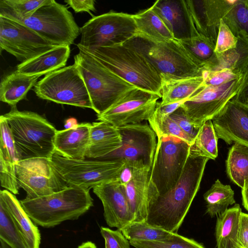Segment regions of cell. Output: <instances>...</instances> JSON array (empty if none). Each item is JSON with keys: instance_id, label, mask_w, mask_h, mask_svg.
<instances>
[{"instance_id": "40", "label": "cell", "mask_w": 248, "mask_h": 248, "mask_svg": "<svg viewBox=\"0 0 248 248\" xmlns=\"http://www.w3.org/2000/svg\"><path fill=\"white\" fill-rule=\"evenodd\" d=\"M148 122L157 137L161 136H172L181 139L190 145L193 143V140L182 131L170 116L162 117L154 112Z\"/></svg>"}, {"instance_id": "33", "label": "cell", "mask_w": 248, "mask_h": 248, "mask_svg": "<svg viewBox=\"0 0 248 248\" xmlns=\"http://www.w3.org/2000/svg\"><path fill=\"white\" fill-rule=\"evenodd\" d=\"M234 195L230 185H224L217 179L203 195L206 213L212 217L222 214L230 205L235 203Z\"/></svg>"}, {"instance_id": "44", "label": "cell", "mask_w": 248, "mask_h": 248, "mask_svg": "<svg viewBox=\"0 0 248 248\" xmlns=\"http://www.w3.org/2000/svg\"><path fill=\"white\" fill-rule=\"evenodd\" d=\"M100 232L105 240V248H130L129 241L120 231L101 227Z\"/></svg>"}, {"instance_id": "5", "label": "cell", "mask_w": 248, "mask_h": 248, "mask_svg": "<svg viewBox=\"0 0 248 248\" xmlns=\"http://www.w3.org/2000/svg\"><path fill=\"white\" fill-rule=\"evenodd\" d=\"M123 44L142 55L159 75L179 78L202 75V68L176 39L158 41L137 32Z\"/></svg>"}, {"instance_id": "25", "label": "cell", "mask_w": 248, "mask_h": 248, "mask_svg": "<svg viewBox=\"0 0 248 248\" xmlns=\"http://www.w3.org/2000/svg\"><path fill=\"white\" fill-rule=\"evenodd\" d=\"M69 46H59L30 60L19 63L16 71L29 76L47 75L62 68L70 56Z\"/></svg>"}, {"instance_id": "1", "label": "cell", "mask_w": 248, "mask_h": 248, "mask_svg": "<svg viewBox=\"0 0 248 248\" xmlns=\"http://www.w3.org/2000/svg\"><path fill=\"white\" fill-rule=\"evenodd\" d=\"M209 159L190 147L183 170L175 186L162 195L149 198L145 221L177 233L199 190Z\"/></svg>"}, {"instance_id": "10", "label": "cell", "mask_w": 248, "mask_h": 248, "mask_svg": "<svg viewBox=\"0 0 248 248\" xmlns=\"http://www.w3.org/2000/svg\"><path fill=\"white\" fill-rule=\"evenodd\" d=\"M77 46L87 48L122 45L137 33L133 15L109 11L93 16L80 28Z\"/></svg>"}, {"instance_id": "49", "label": "cell", "mask_w": 248, "mask_h": 248, "mask_svg": "<svg viewBox=\"0 0 248 248\" xmlns=\"http://www.w3.org/2000/svg\"><path fill=\"white\" fill-rule=\"evenodd\" d=\"M235 98L246 103L248 99V65L242 74L241 87Z\"/></svg>"}, {"instance_id": "17", "label": "cell", "mask_w": 248, "mask_h": 248, "mask_svg": "<svg viewBox=\"0 0 248 248\" xmlns=\"http://www.w3.org/2000/svg\"><path fill=\"white\" fill-rule=\"evenodd\" d=\"M217 137L248 146V104L235 97L211 120Z\"/></svg>"}, {"instance_id": "35", "label": "cell", "mask_w": 248, "mask_h": 248, "mask_svg": "<svg viewBox=\"0 0 248 248\" xmlns=\"http://www.w3.org/2000/svg\"><path fill=\"white\" fill-rule=\"evenodd\" d=\"M120 231L129 241H160L170 237L174 233L152 225L146 221H133Z\"/></svg>"}, {"instance_id": "50", "label": "cell", "mask_w": 248, "mask_h": 248, "mask_svg": "<svg viewBox=\"0 0 248 248\" xmlns=\"http://www.w3.org/2000/svg\"><path fill=\"white\" fill-rule=\"evenodd\" d=\"M133 174V167L125 163L119 176V181L124 186H125L132 179Z\"/></svg>"}, {"instance_id": "45", "label": "cell", "mask_w": 248, "mask_h": 248, "mask_svg": "<svg viewBox=\"0 0 248 248\" xmlns=\"http://www.w3.org/2000/svg\"><path fill=\"white\" fill-rule=\"evenodd\" d=\"M169 116L194 142L200 127H195L191 123L183 108L180 106Z\"/></svg>"}, {"instance_id": "23", "label": "cell", "mask_w": 248, "mask_h": 248, "mask_svg": "<svg viewBox=\"0 0 248 248\" xmlns=\"http://www.w3.org/2000/svg\"><path fill=\"white\" fill-rule=\"evenodd\" d=\"M151 168L133 167L131 180L124 186L125 194L134 215V221H145L147 216Z\"/></svg>"}, {"instance_id": "38", "label": "cell", "mask_w": 248, "mask_h": 248, "mask_svg": "<svg viewBox=\"0 0 248 248\" xmlns=\"http://www.w3.org/2000/svg\"><path fill=\"white\" fill-rule=\"evenodd\" d=\"M0 239L12 248H29L3 204L0 202Z\"/></svg>"}, {"instance_id": "24", "label": "cell", "mask_w": 248, "mask_h": 248, "mask_svg": "<svg viewBox=\"0 0 248 248\" xmlns=\"http://www.w3.org/2000/svg\"><path fill=\"white\" fill-rule=\"evenodd\" d=\"M0 202L7 210L29 248H40V231L15 195L6 189L1 190Z\"/></svg>"}, {"instance_id": "30", "label": "cell", "mask_w": 248, "mask_h": 248, "mask_svg": "<svg viewBox=\"0 0 248 248\" xmlns=\"http://www.w3.org/2000/svg\"><path fill=\"white\" fill-rule=\"evenodd\" d=\"M236 37L238 41L236 47L221 54H217V63L210 71L230 69L242 75L248 65V35L241 33Z\"/></svg>"}, {"instance_id": "4", "label": "cell", "mask_w": 248, "mask_h": 248, "mask_svg": "<svg viewBox=\"0 0 248 248\" xmlns=\"http://www.w3.org/2000/svg\"><path fill=\"white\" fill-rule=\"evenodd\" d=\"M12 132L15 145L21 160L33 158L51 159L55 152V127L38 113L19 111L11 107L3 115Z\"/></svg>"}, {"instance_id": "53", "label": "cell", "mask_w": 248, "mask_h": 248, "mask_svg": "<svg viewBox=\"0 0 248 248\" xmlns=\"http://www.w3.org/2000/svg\"><path fill=\"white\" fill-rule=\"evenodd\" d=\"M0 248H12L8 245L5 242L1 239H0Z\"/></svg>"}, {"instance_id": "7", "label": "cell", "mask_w": 248, "mask_h": 248, "mask_svg": "<svg viewBox=\"0 0 248 248\" xmlns=\"http://www.w3.org/2000/svg\"><path fill=\"white\" fill-rule=\"evenodd\" d=\"M58 173L69 186L86 189L118 180L125 166L123 159H74L56 152L51 159Z\"/></svg>"}, {"instance_id": "47", "label": "cell", "mask_w": 248, "mask_h": 248, "mask_svg": "<svg viewBox=\"0 0 248 248\" xmlns=\"http://www.w3.org/2000/svg\"><path fill=\"white\" fill-rule=\"evenodd\" d=\"M238 240L241 248H248V213H242L239 225Z\"/></svg>"}, {"instance_id": "54", "label": "cell", "mask_w": 248, "mask_h": 248, "mask_svg": "<svg viewBox=\"0 0 248 248\" xmlns=\"http://www.w3.org/2000/svg\"><path fill=\"white\" fill-rule=\"evenodd\" d=\"M246 103L248 104V100L247 101Z\"/></svg>"}, {"instance_id": "31", "label": "cell", "mask_w": 248, "mask_h": 248, "mask_svg": "<svg viewBox=\"0 0 248 248\" xmlns=\"http://www.w3.org/2000/svg\"><path fill=\"white\" fill-rule=\"evenodd\" d=\"M226 168L231 180L243 189L248 183V146L234 143L229 150Z\"/></svg>"}, {"instance_id": "37", "label": "cell", "mask_w": 248, "mask_h": 248, "mask_svg": "<svg viewBox=\"0 0 248 248\" xmlns=\"http://www.w3.org/2000/svg\"><path fill=\"white\" fill-rule=\"evenodd\" d=\"M222 19L236 37L248 35V0H235Z\"/></svg>"}, {"instance_id": "42", "label": "cell", "mask_w": 248, "mask_h": 248, "mask_svg": "<svg viewBox=\"0 0 248 248\" xmlns=\"http://www.w3.org/2000/svg\"><path fill=\"white\" fill-rule=\"evenodd\" d=\"M237 38L233 34L223 19L220 21L218 33L215 48L216 54H221L236 47Z\"/></svg>"}, {"instance_id": "43", "label": "cell", "mask_w": 248, "mask_h": 248, "mask_svg": "<svg viewBox=\"0 0 248 248\" xmlns=\"http://www.w3.org/2000/svg\"><path fill=\"white\" fill-rule=\"evenodd\" d=\"M202 75L205 85L218 86L230 82L242 76L230 69L216 71L203 70Z\"/></svg>"}, {"instance_id": "9", "label": "cell", "mask_w": 248, "mask_h": 248, "mask_svg": "<svg viewBox=\"0 0 248 248\" xmlns=\"http://www.w3.org/2000/svg\"><path fill=\"white\" fill-rule=\"evenodd\" d=\"M34 87L36 95L42 99L93 109L84 80L75 63L45 75Z\"/></svg>"}, {"instance_id": "36", "label": "cell", "mask_w": 248, "mask_h": 248, "mask_svg": "<svg viewBox=\"0 0 248 248\" xmlns=\"http://www.w3.org/2000/svg\"><path fill=\"white\" fill-rule=\"evenodd\" d=\"M217 140L212 120H209L202 124L190 147L200 155L215 159L218 155Z\"/></svg>"}, {"instance_id": "39", "label": "cell", "mask_w": 248, "mask_h": 248, "mask_svg": "<svg viewBox=\"0 0 248 248\" xmlns=\"http://www.w3.org/2000/svg\"><path fill=\"white\" fill-rule=\"evenodd\" d=\"M135 248H205L192 239L174 233L170 237L160 241H129Z\"/></svg>"}, {"instance_id": "14", "label": "cell", "mask_w": 248, "mask_h": 248, "mask_svg": "<svg viewBox=\"0 0 248 248\" xmlns=\"http://www.w3.org/2000/svg\"><path fill=\"white\" fill-rule=\"evenodd\" d=\"M242 75L218 86L205 85L184 101L181 107L191 123L201 127L204 122L212 120L226 105L235 97L240 90Z\"/></svg>"}, {"instance_id": "22", "label": "cell", "mask_w": 248, "mask_h": 248, "mask_svg": "<svg viewBox=\"0 0 248 248\" xmlns=\"http://www.w3.org/2000/svg\"><path fill=\"white\" fill-rule=\"evenodd\" d=\"M122 144V137L117 127L105 122L93 123L85 158L101 159L119 149Z\"/></svg>"}, {"instance_id": "21", "label": "cell", "mask_w": 248, "mask_h": 248, "mask_svg": "<svg viewBox=\"0 0 248 248\" xmlns=\"http://www.w3.org/2000/svg\"><path fill=\"white\" fill-rule=\"evenodd\" d=\"M91 126L90 123H81L57 130L54 140L55 152L68 158L85 159Z\"/></svg>"}, {"instance_id": "6", "label": "cell", "mask_w": 248, "mask_h": 248, "mask_svg": "<svg viewBox=\"0 0 248 248\" xmlns=\"http://www.w3.org/2000/svg\"><path fill=\"white\" fill-rule=\"evenodd\" d=\"M88 92L93 109L100 114L130 90L137 88L83 50L74 56Z\"/></svg>"}, {"instance_id": "26", "label": "cell", "mask_w": 248, "mask_h": 248, "mask_svg": "<svg viewBox=\"0 0 248 248\" xmlns=\"http://www.w3.org/2000/svg\"><path fill=\"white\" fill-rule=\"evenodd\" d=\"M161 105L184 101L204 86V78L199 76L179 78L160 75Z\"/></svg>"}, {"instance_id": "11", "label": "cell", "mask_w": 248, "mask_h": 248, "mask_svg": "<svg viewBox=\"0 0 248 248\" xmlns=\"http://www.w3.org/2000/svg\"><path fill=\"white\" fill-rule=\"evenodd\" d=\"M23 24L57 46H70L80 33L71 12L54 0L39 7Z\"/></svg>"}, {"instance_id": "29", "label": "cell", "mask_w": 248, "mask_h": 248, "mask_svg": "<svg viewBox=\"0 0 248 248\" xmlns=\"http://www.w3.org/2000/svg\"><path fill=\"white\" fill-rule=\"evenodd\" d=\"M195 62L203 70H211L217 61L215 52L216 43L209 37L200 33L179 41Z\"/></svg>"}, {"instance_id": "16", "label": "cell", "mask_w": 248, "mask_h": 248, "mask_svg": "<svg viewBox=\"0 0 248 248\" xmlns=\"http://www.w3.org/2000/svg\"><path fill=\"white\" fill-rule=\"evenodd\" d=\"M160 98L156 94L135 88L108 109L97 115V120L108 123L117 128L148 121Z\"/></svg>"}, {"instance_id": "48", "label": "cell", "mask_w": 248, "mask_h": 248, "mask_svg": "<svg viewBox=\"0 0 248 248\" xmlns=\"http://www.w3.org/2000/svg\"><path fill=\"white\" fill-rule=\"evenodd\" d=\"M183 102H178L163 105H161L160 102H158L154 112L160 116H169L181 106Z\"/></svg>"}, {"instance_id": "28", "label": "cell", "mask_w": 248, "mask_h": 248, "mask_svg": "<svg viewBox=\"0 0 248 248\" xmlns=\"http://www.w3.org/2000/svg\"><path fill=\"white\" fill-rule=\"evenodd\" d=\"M39 76H29L16 71L4 77L0 84V100L11 107L26 98L37 82Z\"/></svg>"}, {"instance_id": "3", "label": "cell", "mask_w": 248, "mask_h": 248, "mask_svg": "<svg viewBox=\"0 0 248 248\" xmlns=\"http://www.w3.org/2000/svg\"><path fill=\"white\" fill-rule=\"evenodd\" d=\"M90 190L69 186L53 194L20 201L31 220L45 228L53 227L68 220H75L93 206Z\"/></svg>"}, {"instance_id": "20", "label": "cell", "mask_w": 248, "mask_h": 248, "mask_svg": "<svg viewBox=\"0 0 248 248\" xmlns=\"http://www.w3.org/2000/svg\"><path fill=\"white\" fill-rule=\"evenodd\" d=\"M151 7L174 39L182 41L199 33L194 25L186 0H158Z\"/></svg>"}, {"instance_id": "15", "label": "cell", "mask_w": 248, "mask_h": 248, "mask_svg": "<svg viewBox=\"0 0 248 248\" xmlns=\"http://www.w3.org/2000/svg\"><path fill=\"white\" fill-rule=\"evenodd\" d=\"M57 46L46 40L23 24L0 16V47L21 63Z\"/></svg>"}, {"instance_id": "8", "label": "cell", "mask_w": 248, "mask_h": 248, "mask_svg": "<svg viewBox=\"0 0 248 248\" xmlns=\"http://www.w3.org/2000/svg\"><path fill=\"white\" fill-rule=\"evenodd\" d=\"M157 138L150 175V183L156 194L150 197L162 195L175 186L183 170L190 147L186 141L174 136Z\"/></svg>"}, {"instance_id": "12", "label": "cell", "mask_w": 248, "mask_h": 248, "mask_svg": "<svg viewBox=\"0 0 248 248\" xmlns=\"http://www.w3.org/2000/svg\"><path fill=\"white\" fill-rule=\"evenodd\" d=\"M19 186L27 199L46 196L69 186L58 173L51 160L46 158L23 159L16 165Z\"/></svg>"}, {"instance_id": "13", "label": "cell", "mask_w": 248, "mask_h": 248, "mask_svg": "<svg viewBox=\"0 0 248 248\" xmlns=\"http://www.w3.org/2000/svg\"><path fill=\"white\" fill-rule=\"evenodd\" d=\"M118 128L122 137V146L101 159H123L134 168H151L157 138L150 125L138 123Z\"/></svg>"}, {"instance_id": "19", "label": "cell", "mask_w": 248, "mask_h": 248, "mask_svg": "<svg viewBox=\"0 0 248 248\" xmlns=\"http://www.w3.org/2000/svg\"><path fill=\"white\" fill-rule=\"evenodd\" d=\"M235 0H187L186 3L197 31L216 43L220 21Z\"/></svg>"}, {"instance_id": "2", "label": "cell", "mask_w": 248, "mask_h": 248, "mask_svg": "<svg viewBox=\"0 0 248 248\" xmlns=\"http://www.w3.org/2000/svg\"><path fill=\"white\" fill-rule=\"evenodd\" d=\"M109 70L136 87L161 98V78L154 67L134 49L124 44L87 48L77 46Z\"/></svg>"}, {"instance_id": "34", "label": "cell", "mask_w": 248, "mask_h": 248, "mask_svg": "<svg viewBox=\"0 0 248 248\" xmlns=\"http://www.w3.org/2000/svg\"><path fill=\"white\" fill-rule=\"evenodd\" d=\"M50 0H0V16L23 24L36 10Z\"/></svg>"}, {"instance_id": "46", "label": "cell", "mask_w": 248, "mask_h": 248, "mask_svg": "<svg viewBox=\"0 0 248 248\" xmlns=\"http://www.w3.org/2000/svg\"><path fill=\"white\" fill-rule=\"evenodd\" d=\"M64 2L72 8L75 13L95 12V1L93 0H65Z\"/></svg>"}, {"instance_id": "18", "label": "cell", "mask_w": 248, "mask_h": 248, "mask_svg": "<svg viewBox=\"0 0 248 248\" xmlns=\"http://www.w3.org/2000/svg\"><path fill=\"white\" fill-rule=\"evenodd\" d=\"M93 192L102 203L104 217L109 227L121 231L134 221L124 187L119 180L98 185Z\"/></svg>"}, {"instance_id": "32", "label": "cell", "mask_w": 248, "mask_h": 248, "mask_svg": "<svg viewBox=\"0 0 248 248\" xmlns=\"http://www.w3.org/2000/svg\"><path fill=\"white\" fill-rule=\"evenodd\" d=\"M137 32L158 41L174 39L161 18L152 7L133 15Z\"/></svg>"}, {"instance_id": "52", "label": "cell", "mask_w": 248, "mask_h": 248, "mask_svg": "<svg viewBox=\"0 0 248 248\" xmlns=\"http://www.w3.org/2000/svg\"><path fill=\"white\" fill-rule=\"evenodd\" d=\"M78 248H97L95 245L90 241L82 243Z\"/></svg>"}, {"instance_id": "41", "label": "cell", "mask_w": 248, "mask_h": 248, "mask_svg": "<svg viewBox=\"0 0 248 248\" xmlns=\"http://www.w3.org/2000/svg\"><path fill=\"white\" fill-rule=\"evenodd\" d=\"M0 158L16 165L21 160L10 127L3 115L0 117Z\"/></svg>"}, {"instance_id": "27", "label": "cell", "mask_w": 248, "mask_h": 248, "mask_svg": "<svg viewBox=\"0 0 248 248\" xmlns=\"http://www.w3.org/2000/svg\"><path fill=\"white\" fill-rule=\"evenodd\" d=\"M242 213L240 205L235 204L217 217L216 226L217 248H241L238 234Z\"/></svg>"}, {"instance_id": "51", "label": "cell", "mask_w": 248, "mask_h": 248, "mask_svg": "<svg viewBox=\"0 0 248 248\" xmlns=\"http://www.w3.org/2000/svg\"><path fill=\"white\" fill-rule=\"evenodd\" d=\"M242 204L248 212V183L242 189Z\"/></svg>"}]
</instances>
